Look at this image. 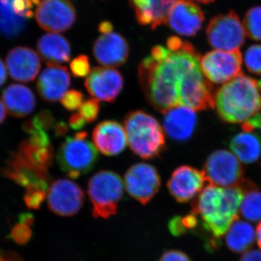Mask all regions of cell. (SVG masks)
<instances>
[{
	"label": "cell",
	"mask_w": 261,
	"mask_h": 261,
	"mask_svg": "<svg viewBox=\"0 0 261 261\" xmlns=\"http://www.w3.org/2000/svg\"><path fill=\"white\" fill-rule=\"evenodd\" d=\"M200 66V54L188 42L170 37L166 46L156 45L139 65L141 89L150 106L164 113L179 106L187 75Z\"/></svg>",
	"instance_id": "cell-1"
},
{
	"label": "cell",
	"mask_w": 261,
	"mask_h": 261,
	"mask_svg": "<svg viewBox=\"0 0 261 261\" xmlns=\"http://www.w3.org/2000/svg\"><path fill=\"white\" fill-rule=\"evenodd\" d=\"M243 192L240 187H204L192 204L191 214L199 216L202 226L217 240L239 219Z\"/></svg>",
	"instance_id": "cell-2"
},
{
	"label": "cell",
	"mask_w": 261,
	"mask_h": 261,
	"mask_svg": "<svg viewBox=\"0 0 261 261\" xmlns=\"http://www.w3.org/2000/svg\"><path fill=\"white\" fill-rule=\"evenodd\" d=\"M214 106L224 121L245 124L260 115L261 81L238 75L218 90Z\"/></svg>",
	"instance_id": "cell-3"
},
{
	"label": "cell",
	"mask_w": 261,
	"mask_h": 261,
	"mask_svg": "<svg viewBox=\"0 0 261 261\" xmlns=\"http://www.w3.org/2000/svg\"><path fill=\"white\" fill-rule=\"evenodd\" d=\"M124 128L130 149L142 159H155L166 148L164 129L154 117L145 111L128 113Z\"/></svg>",
	"instance_id": "cell-4"
},
{
	"label": "cell",
	"mask_w": 261,
	"mask_h": 261,
	"mask_svg": "<svg viewBox=\"0 0 261 261\" xmlns=\"http://www.w3.org/2000/svg\"><path fill=\"white\" fill-rule=\"evenodd\" d=\"M88 195L95 219H108L115 216L123 198L124 183L118 173L100 171L88 182Z\"/></svg>",
	"instance_id": "cell-5"
},
{
	"label": "cell",
	"mask_w": 261,
	"mask_h": 261,
	"mask_svg": "<svg viewBox=\"0 0 261 261\" xmlns=\"http://www.w3.org/2000/svg\"><path fill=\"white\" fill-rule=\"evenodd\" d=\"M87 137V132H78L73 137L66 138L58 149L57 161L69 178L75 179L87 174L97 162V148Z\"/></svg>",
	"instance_id": "cell-6"
},
{
	"label": "cell",
	"mask_w": 261,
	"mask_h": 261,
	"mask_svg": "<svg viewBox=\"0 0 261 261\" xmlns=\"http://www.w3.org/2000/svg\"><path fill=\"white\" fill-rule=\"evenodd\" d=\"M209 44L216 50H239L245 42V29L234 11L211 19L206 28Z\"/></svg>",
	"instance_id": "cell-7"
},
{
	"label": "cell",
	"mask_w": 261,
	"mask_h": 261,
	"mask_svg": "<svg viewBox=\"0 0 261 261\" xmlns=\"http://www.w3.org/2000/svg\"><path fill=\"white\" fill-rule=\"evenodd\" d=\"M204 175L211 185L221 187H239L244 181L240 160L225 149L215 151L207 158Z\"/></svg>",
	"instance_id": "cell-8"
},
{
	"label": "cell",
	"mask_w": 261,
	"mask_h": 261,
	"mask_svg": "<svg viewBox=\"0 0 261 261\" xmlns=\"http://www.w3.org/2000/svg\"><path fill=\"white\" fill-rule=\"evenodd\" d=\"M243 58L240 50H215L200 58L202 73L209 82L224 84L232 80L241 72Z\"/></svg>",
	"instance_id": "cell-9"
},
{
	"label": "cell",
	"mask_w": 261,
	"mask_h": 261,
	"mask_svg": "<svg viewBox=\"0 0 261 261\" xmlns=\"http://www.w3.org/2000/svg\"><path fill=\"white\" fill-rule=\"evenodd\" d=\"M39 27L50 33L69 30L76 20V11L70 0H41L35 10Z\"/></svg>",
	"instance_id": "cell-10"
},
{
	"label": "cell",
	"mask_w": 261,
	"mask_h": 261,
	"mask_svg": "<svg viewBox=\"0 0 261 261\" xmlns=\"http://www.w3.org/2000/svg\"><path fill=\"white\" fill-rule=\"evenodd\" d=\"M123 183L130 197L145 205L159 192L161 177L153 166L140 163L128 168L125 173Z\"/></svg>",
	"instance_id": "cell-11"
},
{
	"label": "cell",
	"mask_w": 261,
	"mask_h": 261,
	"mask_svg": "<svg viewBox=\"0 0 261 261\" xmlns=\"http://www.w3.org/2000/svg\"><path fill=\"white\" fill-rule=\"evenodd\" d=\"M47 205L58 216L70 217L78 214L84 203L83 190L75 182L60 178L53 182L48 189Z\"/></svg>",
	"instance_id": "cell-12"
},
{
	"label": "cell",
	"mask_w": 261,
	"mask_h": 261,
	"mask_svg": "<svg viewBox=\"0 0 261 261\" xmlns=\"http://www.w3.org/2000/svg\"><path fill=\"white\" fill-rule=\"evenodd\" d=\"M41 0H0V35L13 38L21 34Z\"/></svg>",
	"instance_id": "cell-13"
},
{
	"label": "cell",
	"mask_w": 261,
	"mask_h": 261,
	"mask_svg": "<svg viewBox=\"0 0 261 261\" xmlns=\"http://www.w3.org/2000/svg\"><path fill=\"white\" fill-rule=\"evenodd\" d=\"M123 78L118 70L108 67H96L86 78V89L92 98L103 102L116 100L123 87Z\"/></svg>",
	"instance_id": "cell-14"
},
{
	"label": "cell",
	"mask_w": 261,
	"mask_h": 261,
	"mask_svg": "<svg viewBox=\"0 0 261 261\" xmlns=\"http://www.w3.org/2000/svg\"><path fill=\"white\" fill-rule=\"evenodd\" d=\"M0 174L25 187V190H42L47 191L49 177L48 171H40L25 162L17 152H13L0 169Z\"/></svg>",
	"instance_id": "cell-15"
},
{
	"label": "cell",
	"mask_w": 261,
	"mask_h": 261,
	"mask_svg": "<svg viewBox=\"0 0 261 261\" xmlns=\"http://www.w3.org/2000/svg\"><path fill=\"white\" fill-rule=\"evenodd\" d=\"M205 15L200 7L190 0H177L168 13L170 28L185 37H193L202 29Z\"/></svg>",
	"instance_id": "cell-16"
},
{
	"label": "cell",
	"mask_w": 261,
	"mask_h": 261,
	"mask_svg": "<svg viewBox=\"0 0 261 261\" xmlns=\"http://www.w3.org/2000/svg\"><path fill=\"white\" fill-rule=\"evenodd\" d=\"M206 178L203 171L189 166L176 168L168 181V191L178 202H187L199 195Z\"/></svg>",
	"instance_id": "cell-17"
},
{
	"label": "cell",
	"mask_w": 261,
	"mask_h": 261,
	"mask_svg": "<svg viewBox=\"0 0 261 261\" xmlns=\"http://www.w3.org/2000/svg\"><path fill=\"white\" fill-rule=\"evenodd\" d=\"M96 61L103 67L116 68L124 64L129 55V45L123 36L117 32L102 34L93 45Z\"/></svg>",
	"instance_id": "cell-18"
},
{
	"label": "cell",
	"mask_w": 261,
	"mask_h": 261,
	"mask_svg": "<svg viewBox=\"0 0 261 261\" xmlns=\"http://www.w3.org/2000/svg\"><path fill=\"white\" fill-rule=\"evenodd\" d=\"M6 65L13 80L25 83L35 80L41 68L39 55L27 47L12 49L7 56Z\"/></svg>",
	"instance_id": "cell-19"
},
{
	"label": "cell",
	"mask_w": 261,
	"mask_h": 261,
	"mask_svg": "<svg viewBox=\"0 0 261 261\" xmlns=\"http://www.w3.org/2000/svg\"><path fill=\"white\" fill-rule=\"evenodd\" d=\"M70 83L71 79L66 67L48 65L38 79V93L44 101L57 102L68 92Z\"/></svg>",
	"instance_id": "cell-20"
},
{
	"label": "cell",
	"mask_w": 261,
	"mask_h": 261,
	"mask_svg": "<svg viewBox=\"0 0 261 261\" xmlns=\"http://www.w3.org/2000/svg\"><path fill=\"white\" fill-rule=\"evenodd\" d=\"M92 140L96 148L107 156L121 153L126 149L128 142L124 127L115 121L98 123L92 132Z\"/></svg>",
	"instance_id": "cell-21"
},
{
	"label": "cell",
	"mask_w": 261,
	"mask_h": 261,
	"mask_svg": "<svg viewBox=\"0 0 261 261\" xmlns=\"http://www.w3.org/2000/svg\"><path fill=\"white\" fill-rule=\"evenodd\" d=\"M163 114V129L171 140L185 142L192 137L197 122L195 111L185 106H177Z\"/></svg>",
	"instance_id": "cell-22"
},
{
	"label": "cell",
	"mask_w": 261,
	"mask_h": 261,
	"mask_svg": "<svg viewBox=\"0 0 261 261\" xmlns=\"http://www.w3.org/2000/svg\"><path fill=\"white\" fill-rule=\"evenodd\" d=\"M136 19L142 25L159 28L167 22L168 13L177 0H129Z\"/></svg>",
	"instance_id": "cell-23"
},
{
	"label": "cell",
	"mask_w": 261,
	"mask_h": 261,
	"mask_svg": "<svg viewBox=\"0 0 261 261\" xmlns=\"http://www.w3.org/2000/svg\"><path fill=\"white\" fill-rule=\"evenodd\" d=\"M3 102L10 116L23 118L34 111L37 105L36 97L27 86L13 84L3 91Z\"/></svg>",
	"instance_id": "cell-24"
},
{
	"label": "cell",
	"mask_w": 261,
	"mask_h": 261,
	"mask_svg": "<svg viewBox=\"0 0 261 261\" xmlns=\"http://www.w3.org/2000/svg\"><path fill=\"white\" fill-rule=\"evenodd\" d=\"M38 53L48 65L68 63L71 56V47L68 39L57 33L44 34L38 40Z\"/></svg>",
	"instance_id": "cell-25"
},
{
	"label": "cell",
	"mask_w": 261,
	"mask_h": 261,
	"mask_svg": "<svg viewBox=\"0 0 261 261\" xmlns=\"http://www.w3.org/2000/svg\"><path fill=\"white\" fill-rule=\"evenodd\" d=\"M256 233L251 224L239 219L235 220L226 231V246L235 253H243L253 247Z\"/></svg>",
	"instance_id": "cell-26"
},
{
	"label": "cell",
	"mask_w": 261,
	"mask_h": 261,
	"mask_svg": "<svg viewBox=\"0 0 261 261\" xmlns=\"http://www.w3.org/2000/svg\"><path fill=\"white\" fill-rule=\"evenodd\" d=\"M17 153L32 167L43 171H48L55 155L53 145H38L28 139L20 142Z\"/></svg>",
	"instance_id": "cell-27"
},
{
	"label": "cell",
	"mask_w": 261,
	"mask_h": 261,
	"mask_svg": "<svg viewBox=\"0 0 261 261\" xmlns=\"http://www.w3.org/2000/svg\"><path fill=\"white\" fill-rule=\"evenodd\" d=\"M230 147L240 162L252 163L259 159L261 154V139L256 134L244 130L233 137Z\"/></svg>",
	"instance_id": "cell-28"
},
{
	"label": "cell",
	"mask_w": 261,
	"mask_h": 261,
	"mask_svg": "<svg viewBox=\"0 0 261 261\" xmlns=\"http://www.w3.org/2000/svg\"><path fill=\"white\" fill-rule=\"evenodd\" d=\"M243 195L240 212L247 221H261V191L253 183L244 179L240 186Z\"/></svg>",
	"instance_id": "cell-29"
},
{
	"label": "cell",
	"mask_w": 261,
	"mask_h": 261,
	"mask_svg": "<svg viewBox=\"0 0 261 261\" xmlns=\"http://www.w3.org/2000/svg\"><path fill=\"white\" fill-rule=\"evenodd\" d=\"M243 27L250 39L261 41V6L254 7L247 12Z\"/></svg>",
	"instance_id": "cell-30"
},
{
	"label": "cell",
	"mask_w": 261,
	"mask_h": 261,
	"mask_svg": "<svg viewBox=\"0 0 261 261\" xmlns=\"http://www.w3.org/2000/svg\"><path fill=\"white\" fill-rule=\"evenodd\" d=\"M244 61L249 71L261 75V45L250 46L245 51Z\"/></svg>",
	"instance_id": "cell-31"
},
{
	"label": "cell",
	"mask_w": 261,
	"mask_h": 261,
	"mask_svg": "<svg viewBox=\"0 0 261 261\" xmlns=\"http://www.w3.org/2000/svg\"><path fill=\"white\" fill-rule=\"evenodd\" d=\"M99 113V100L91 98L82 103L79 109V113L87 123H92L97 119Z\"/></svg>",
	"instance_id": "cell-32"
},
{
	"label": "cell",
	"mask_w": 261,
	"mask_h": 261,
	"mask_svg": "<svg viewBox=\"0 0 261 261\" xmlns=\"http://www.w3.org/2000/svg\"><path fill=\"white\" fill-rule=\"evenodd\" d=\"M84 94L78 90L68 91L61 99V104L68 111L80 109L84 102Z\"/></svg>",
	"instance_id": "cell-33"
},
{
	"label": "cell",
	"mask_w": 261,
	"mask_h": 261,
	"mask_svg": "<svg viewBox=\"0 0 261 261\" xmlns=\"http://www.w3.org/2000/svg\"><path fill=\"white\" fill-rule=\"evenodd\" d=\"M72 73L78 78L87 77L90 73V63L87 56H80L74 58L70 64Z\"/></svg>",
	"instance_id": "cell-34"
},
{
	"label": "cell",
	"mask_w": 261,
	"mask_h": 261,
	"mask_svg": "<svg viewBox=\"0 0 261 261\" xmlns=\"http://www.w3.org/2000/svg\"><path fill=\"white\" fill-rule=\"evenodd\" d=\"M46 197H47V192L45 190L32 189V190H27L23 200L29 208L39 209Z\"/></svg>",
	"instance_id": "cell-35"
},
{
	"label": "cell",
	"mask_w": 261,
	"mask_h": 261,
	"mask_svg": "<svg viewBox=\"0 0 261 261\" xmlns=\"http://www.w3.org/2000/svg\"><path fill=\"white\" fill-rule=\"evenodd\" d=\"M32 235L30 226L22 223L15 225L11 231L12 238L18 245H25L28 243Z\"/></svg>",
	"instance_id": "cell-36"
},
{
	"label": "cell",
	"mask_w": 261,
	"mask_h": 261,
	"mask_svg": "<svg viewBox=\"0 0 261 261\" xmlns=\"http://www.w3.org/2000/svg\"><path fill=\"white\" fill-rule=\"evenodd\" d=\"M159 261H191L188 255L179 250H168L163 254Z\"/></svg>",
	"instance_id": "cell-37"
},
{
	"label": "cell",
	"mask_w": 261,
	"mask_h": 261,
	"mask_svg": "<svg viewBox=\"0 0 261 261\" xmlns=\"http://www.w3.org/2000/svg\"><path fill=\"white\" fill-rule=\"evenodd\" d=\"M171 233L175 236H181L187 232V229L182 223L181 218L175 217L169 224Z\"/></svg>",
	"instance_id": "cell-38"
},
{
	"label": "cell",
	"mask_w": 261,
	"mask_h": 261,
	"mask_svg": "<svg viewBox=\"0 0 261 261\" xmlns=\"http://www.w3.org/2000/svg\"><path fill=\"white\" fill-rule=\"evenodd\" d=\"M87 122L84 119L80 113H73L69 118V126L74 130H80L85 127Z\"/></svg>",
	"instance_id": "cell-39"
},
{
	"label": "cell",
	"mask_w": 261,
	"mask_h": 261,
	"mask_svg": "<svg viewBox=\"0 0 261 261\" xmlns=\"http://www.w3.org/2000/svg\"><path fill=\"white\" fill-rule=\"evenodd\" d=\"M239 261H261V251L258 250H248L244 252Z\"/></svg>",
	"instance_id": "cell-40"
},
{
	"label": "cell",
	"mask_w": 261,
	"mask_h": 261,
	"mask_svg": "<svg viewBox=\"0 0 261 261\" xmlns=\"http://www.w3.org/2000/svg\"><path fill=\"white\" fill-rule=\"evenodd\" d=\"M53 130L56 137H62L68 132V126L65 121H59L56 123Z\"/></svg>",
	"instance_id": "cell-41"
},
{
	"label": "cell",
	"mask_w": 261,
	"mask_h": 261,
	"mask_svg": "<svg viewBox=\"0 0 261 261\" xmlns=\"http://www.w3.org/2000/svg\"><path fill=\"white\" fill-rule=\"evenodd\" d=\"M99 32L102 34L113 32V24L109 21L102 22L99 25Z\"/></svg>",
	"instance_id": "cell-42"
},
{
	"label": "cell",
	"mask_w": 261,
	"mask_h": 261,
	"mask_svg": "<svg viewBox=\"0 0 261 261\" xmlns=\"http://www.w3.org/2000/svg\"><path fill=\"white\" fill-rule=\"evenodd\" d=\"M7 80V70L3 61L0 58V87L5 83Z\"/></svg>",
	"instance_id": "cell-43"
},
{
	"label": "cell",
	"mask_w": 261,
	"mask_h": 261,
	"mask_svg": "<svg viewBox=\"0 0 261 261\" xmlns=\"http://www.w3.org/2000/svg\"><path fill=\"white\" fill-rule=\"evenodd\" d=\"M0 261H22L16 255L0 252Z\"/></svg>",
	"instance_id": "cell-44"
},
{
	"label": "cell",
	"mask_w": 261,
	"mask_h": 261,
	"mask_svg": "<svg viewBox=\"0 0 261 261\" xmlns=\"http://www.w3.org/2000/svg\"><path fill=\"white\" fill-rule=\"evenodd\" d=\"M5 118H6V113H5L4 104L0 100V125L4 123Z\"/></svg>",
	"instance_id": "cell-45"
},
{
	"label": "cell",
	"mask_w": 261,
	"mask_h": 261,
	"mask_svg": "<svg viewBox=\"0 0 261 261\" xmlns=\"http://www.w3.org/2000/svg\"><path fill=\"white\" fill-rule=\"evenodd\" d=\"M256 240L257 245H258L259 247L261 250V221L257 224L256 228Z\"/></svg>",
	"instance_id": "cell-46"
},
{
	"label": "cell",
	"mask_w": 261,
	"mask_h": 261,
	"mask_svg": "<svg viewBox=\"0 0 261 261\" xmlns=\"http://www.w3.org/2000/svg\"><path fill=\"white\" fill-rule=\"evenodd\" d=\"M196 2L202 3V4H208V3H213L215 0H195Z\"/></svg>",
	"instance_id": "cell-47"
}]
</instances>
